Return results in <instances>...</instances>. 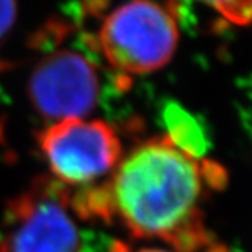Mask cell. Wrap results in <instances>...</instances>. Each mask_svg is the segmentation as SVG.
Returning <instances> with one entry per match:
<instances>
[{
  "instance_id": "cell-6",
  "label": "cell",
  "mask_w": 252,
  "mask_h": 252,
  "mask_svg": "<svg viewBox=\"0 0 252 252\" xmlns=\"http://www.w3.org/2000/svg\"><path fill=\"white\" fill-rule=\"evenodd\" d=\"M164 119L169 126L167 135L178 148L194 157H204L207 138L190 114H187L181 106L170 103L164 111Z\"/></svg>"
},
{
  "instance_id": "cell-12",
  "label": "cell",
  "mask_w": 252,
  "mask_h": 252,
  "mask_svg": "<svg viewBox=\"0 0 252 252\" xmlns=\"http://www.w3.org/2000/svg\"><path fill=\"white\" fill-rule=\"evenodd\" d=\"M84 15L85 17H94V19H100L106 8L110 6L111 0H79Z\"/></svg>"
},
{
  "instance_id": "cell-8",
  "label": "cell",
  "mask_w": 252,
  "mask_h": 252,
  "mask_svg": "<svg viewBox=\"0 0 252 252\" xmlns=\"http://www.w3.org/2000/svg\"><path fill=\"white\" fill-rule=\"evenodd\" d=\"M191 2V0H184ZM216 11H219L225 19L236 25H249L252 22V0H197Z\"/></svg>"
},
{
  "instance_id": "cell-7",
  "label": "cell",
  "mask_w": 252,
  "mask_h": 252,
  "mask_svg": "<svg viewBox=\"0 0 252 252\" xmlns=\"http://www.w3.org/2000/svg\"><path fill=\"white\" fill-rule=\"evenodd\" d=\"M75 31L78 29L63 15H50L38 29L28 35L26 46L32 50L52 52L61 43H64Z\"/></svg>"
},
{
  "instance_id": "cell-4",
  "label": "cell",
  "mask_w": 252,
  "mask_h": 252,
  "mask_svg": "<svg viewBox=\"0 0 252 252\" xmlns=\"http://www.w3.org/2000/svg\"><path fill=\"white\" fill-rule=\"evenodd\" d=\"M38 148L63 186L92 187L110 176L122 159L119 134L103 120L67 119L41 129Z\"/></svg>"
},
{
  "instance_id": "cell-5",
  "label": "cell",
  "mask_w": 252,
  "mask_h": 252,
  "mask_svg": "<svg viewBox=\"0 0 252 252\" xmlns=\"http://www.w3.org/2000/svg\"><path fill=\"white\" fill-rule=\"evenodd\" d=\"M28 96L35 111L47 120L82 119L100 100L97 65L78 52L50 53L32 70Z\"/></svg>"
},
{
  "instance_id": "cell-9",
  "label": "cell",
  "mask_w": 252,
  "mask_h": 252,
  "mask_svg": "<svg viewBox=\"0 0 252 252\" xmlns=\"http://www.w3.org/2000/svg\"><path fill=\"white\" fill-rule=\"evenodd\" d=\"M73 46L76 47V50L82 52L81 55H84L93 64L99 65L102 63L103 53H102V46H100V40L97 35L92 32H79L75 37Z\"/></svg>"
},
{
  "instance_id": "cell-14",
  "label": "cell",
  "mask_w": 252,
  "mask_h": 252,
  "mask_svg": "<svg viewBox=\"0 0 252 252\" xmlns=\"http://www.w3.org/2000/svg\"><path fill=\"white\" fill-rule=\"evenodd\" d=\"M137 252H172V251H167V249H159V248H143Z\"/></svg>"
},
{
  "instance_id": "cell-3",
  "label": "cell",
  "mask_w": 252,
  "mask_h": 252,
  "mask_svg": "<svg viewBox=\"0 0 252 252\" xmlns=\"http://www.w3.org/2000/svg\"><path fill=\"white\" fill-rule=\"evenodd\" d=\"M103 58L129 75H148L170 63L179 40L173 12L152 0H132L117 8L100 29Z\"/></svg>"
},
{
  "instance_id": "cell-2",
  "label": "cell",
  "mask_w": 252,
  "mask_h": 252,
  "mask_svg": "<svg viewBox=\"0 0 252 252\" xmlns=\"http://www.w3.org/2000/svg\"><path fill=\"white\" fill-rule=\"evenodd\" d=\"M58 181L41 178L11 199L3 211L0 252H82V231Z\"/></svg>"
},
{
  "instance_id": "cell-1",
  "label": "cell",
  "mask_w": 252,
  "mask_h": 252,
  "mask_svg": "<svg viewBox=\"0 0 252 252\" xmlns=\"http://www.w3.org/2000/svg\"><path fill=\"white\" fill-rule=\"evenodd\" d=\"M228 183L222 164L155 135L122 157L102 183L70 193L82 220L119 222L129 236L159 240L175 252H234L210 231L204 202Z\"/></svg>"
},
{
  "instance_id": "cell-11",
  "label": "cell",
  "mask_w": 252,
  "mask_h": 252,
  "mask_svg": "<svg viewBox=\"0 0 252 252\" xmlns=\"http://www.w3.org/2000/svg\"><path fill=\"white\" fill-rule=\"evenodd\" d=\"M61 11H63L64 19L68 20L76 29L82 28L85 15H84V11H82L79 0H67L65 3L61 5Z\"/></svg>"
},
{
  "instance_id": "cell-13",
  "label": "cell",
  "mask_w": 252,
  "mask_h": 252,
  "mask_svg": "<svg viewBox=\"0 0 252 252\" xmlns=\"http://www.w3.org/2000/svg\"><path fill=\"white\" fill-rule=\"evenodd\" d=\"M14 65H15V63H12V61H8V60H5V58L0 57V71L8 70V68H12Z\"/></svg>"
},
{
  "instance_id": "cell-10",
  "label": "cell",
  "mask_w": 252,
  "mask_h": 252,
  "mask_svg": "<svg viewBox=\"0 0 252 252\" xmlns=\"http://www.w3.org/2000/svg\"><path fill=\"white\" fill-rule=\"evenodd\" d=\"M17 17L15 0H0V40L11 31Z\"/></svg>"
}]
</instances>
